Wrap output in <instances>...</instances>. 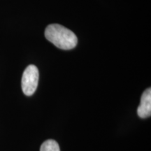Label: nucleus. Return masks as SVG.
I'll return each mask as SVG.
<instances>
[{
  "label": "nucleus",
  "instance_id": "f257e3e1",
  "mask_svg": "<svg viewBox=\"0 0 151 151\" xmlns=\"http://www.w3.org/2000/svg\"><path fill=\"white\" fill-rule=\"evenodd\" d=\"M45 37L48 41L62 50H71L77 45L78 39L72 31L59 24L48 25L45 30Z\"/></svg>",
  "mask_w": 151,
  "mask_h": 151
},
{
  "label": "nucleus",
  "instance_id": "f03ea898",
  "mask_svg": "<svg viewBox=\"0 0 151 151\" xmlns=\"http://www.w3.org/2000/svg\"><path fill=\"white\" fill-rule=\"evenodd\" d=\"M39 78V70L35 65H29L26 68L21 81L22 92L25 95L32 96L35 93L38 86Z\"/></svg>",
  "mask_w": 151,
  "mask_h": 151
},
{
  "label": "nucleus",
  "instance_id": "7ed1b4c3",
  "mask_svg": "<svg viewBox=\"0 0 151 151\" xmlns=\"http://www.w3.org/2000/svg\"><path fill=\"white\" fill-rule=\"evenodd\" d=\"M137 114L141 118H146L151 116V89L148 88L143 92L141 103L137 109Z\"/></svg>",
  "mask_w": 151,
  "mask_h": 151
},
{
  "label": "nucleus",
  "instance_id": "20e7f679",
  "mask_svg": "<svg viewBox=\"0 0 151 151\" xmlns=\"http://www.w3.org/2000/svg\"><path fill=\"white\" fill-rule=\"evenodd\" d=\"M40 151H60V149L59 144L56 141L48 139L42 143Z\"/></svg>",
  "mask_w": 151,
  "mask_h": 151
}]
</instances>
